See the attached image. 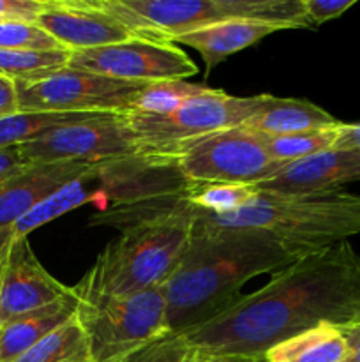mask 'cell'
Wrapping results in <instances>:
<instances>
[{"label":"cell","mask_w":360,"mask_h":362,"mask_svg":"<svg viewBox=\"0 0 360 362\" xmlns=\"http://www.w3.org/2000/svg\"><path fill=\"white\" fill-rule=\"evenodd\" d=\"M35 257L28 237L9 239L0 247V325L73 296Z\"/></svg>","instance_id":"obj_12"},{"label":"cell","mask_w":360,"mask_h":362,"mask_svg":"<svg viewBox=\"0 0 360 362\" xmlns=\"http://www.w3.org/2000/svg\"><path fill=\"white\" fill-rule=\"evenodd\" d=\"M263 98L265 94L236 98L221 88H207L166 115L127 112L126 117L145 156L159 159L184 141L242 126L260 108Z\"/></svg>","instance_id":"obj_8"},{"label":"cell","mask_w":360,"mask_h":362,"mask_svg":"<svg viewBox=\"0 0 360 362\" xmlns=\"http://www.w3.org/2000/svg\"><path fill=\"white\" fill-rule=\"evenodd\" d=\"M334 148H339V151H360V122H342Z\"/></svg>","instance_id":"obj_32"},{"label":"cell","mask_w":360,"mask_h":362,"mask_svg":"<svg viewBox=\"0 0 360 362\" xmlns=\"http://www.w3.org/2000/svg\"><path fill=\"white\" fill-rule=\"evenodd\" d=\"M140 37L168 42L186 32L228 20H253L288 28H313L304 0H106Z\"/></svg>","instance_id":"obj_5"},{"label":"cell","mask_w":360,"mask_h":362,"mask_svg":"<svg viewBox=\"0 0 360 362\" xmlns=\"http://www.w3.org/2000/svg\"><path fill=\"white\" fill-rule=\"evenodd\" d=\"M16 362H92L90 343L76 313Z\"/></svg>","instance_id":"obj_23"},{"label":"cell","mask_w":360,"mask_h":362,"mask_svg":"<svg viewBox=\"0 0 360 362\" xmlns=\"http://www.w3.org/2000/svg\"><path fill=\"white\" fill-rule=\"evenodd\" d=\"M69 67L141 83L186 80L198 73V66L180 46L145 37L71 52Z\"/></svg>","instance_id":"obj_11"},{"label":"cell","mask_w":360,"mask_h":362,"mask_svg":"<svg viewBox=\"0 0 360 362\" xmlns=\"http://www.w3.org/2000/svg\"><path fill=\"white\" fill-rule=\"evenodd\" d=\"M191 221L186 250L162 285L169 331L176 334L232 306L253 278L275 274L295 262L282 244L263 230L215 228L196 218Z\"/></svg>","instance_id":"obj_2"},{"label":"cell","mask_w":360,"mask_h":362,"mask_svg":"<svg viewBox=\"0 0 360 362\" xmlns=\"http://www.w3.org/2000/svg\"><path fill=\"white\" fill-rule=\"evenodd\" d=\"M277 30H282V28L277 25L263 23V21L228 20L180 34L169 39L168 42L196 49L205 62V69H207L205 76H208L215 69V66H219L229 55L256 45L258 41Z\"/></svg>","instance_id":"obj_16"},{"label":"cell","mask_w":360,"mask_h":362,"mask_svg":"<svg viewBox=\"0 0 360 362\" xmlns=\"http://www.w3.org/2000/svg\"><path fill=\"white\" fill-rule=\"evenodd\" d=\"M337 124H341V120L314 103L265 94L260 108L242 124V127L265 136H282Z\"/></svg>","instance_id":"obj_17"},{"label":"cell","mask_w":360,"mask_h":362,"mask_svg":"<svg viewBox=\"0 0 360 362\" xmlns=\"http://www.w3.org/2000/svg\"><path fill=\"white\" fill-rule=\"evenodd\" d=\"M76 299V320L90 343L92 362H115L172 332L164 286L126 297Z\"/></svg>","instance_id":"obj_6"},{"label":"cell","mask_w":360,"mask_h":362,"mask_svg":"<svg viewBox=\"0 0 360 362\" xmlns=\"http://www.w3.org/2000/svg\"><path fill=\"white\" fill-rule=\"evenodd\" d=\"M102 113H48V112H18L0 119V148L18 147L44 136L49 131L71 126L81 120L94 119Z\"/></svg>","instance_id":"obj_22"},{"label":"cell","mask_w":360,"mask_h":362,"mask_svg":"<svg viewBox=\"0 0 360 362\" xmlns=\"http://www.w3.org/2000/svg\"><path fill=\"white\" fill-rule=\"evenodd\" d=\"M258 193L260 187L254 184H184L176 194L194 211L222 216L249 205Z\"/></svg>","instance_id":"obj_21"},{"label":"cell","mask_w":360,"mask_h":362,"mask_svg":"<svg viewBox=\"0 0 360 362\" xmlns=\"http://www.w3.org/2000/svg\"><path fill=\"white\" fill-rule=\"evenodd\" d=\"M179 198V194H176ZM196 218L215 228H253L274 235L293 260L360 235V194L328 191L313 194H284L261 191L244 209L210 216L187 207Z\"/></svg>","instance_id":"obj_4"},{"label":"cell","mask_w":360,"mask_h":362,"mask_svg":"<svg viewBox=\"0 0 360 362\" xmlns=\"http://www.w3.org/2000/svg\"><path fill=\"white\" fill-rule=\"evenodd\" d=\"M176 193L116 205L92 219L99 225H115L120 235L106 244L73 286L76 297L134 296L168 281L193 228Z\"/></svg>","instance_id":"obj_3"},{"label":"cell","mask_w":360,"mask_h":362,"mask_svg":"<svg viewBox=\"0 0 360 362\" xmlns=\"http://www.w3.org/2000/svg\"><path fill=\"white\" fill-rule=\"evenodd\" d=\"M20 151L27 165L59 161L112 165L145 156L126 113H102L59 127L30 144L20 145Z\"/></svg>","instance_id":"obj_10"},{"label":"cell","mask_w":360,"mask_h":362,"mask_svg":"<svg viewBox=\"0 0 360 362\" xmlns=\"http://www.w3.org/2000/svg\"><path fill=\"white\" fill-rule=\"evenodd\" d=\"M348 341L341 327L321 324L268 349L263 362H344Z\"/></svg>","instance_id":"obj_19"},{"label":"cell","mask_w":360,"mask_h":362,"mask_svg":"<svg viewBox=\"0 0 360 362\" xmlns=\"http://www.w3.org/2000/svg\"><path fill=\"white\" fill-rule=\"evenodd\" d=\"M69 49H0V76L13 81L41 80L69 67Z\"/></svg>","instance_id":"obj_24"},{"label":"cell","mask_w":360,"mask_h":362,"mask_svg":"<svg viewBox=\"0 0 360 362\" xmlns=\"http://www.w3.org/2000/svg\"><path fill=\"white\" fill-rule=\"evenodd\" d=\"M102 168H104V165L99 170H95V172L88 173V175H83L80 177V179L73 180L71 184L64 186L62 189L49 194V197L46 198V200H42L39 205H35L28 214H25L23 218L11 228L9 239L28 237V233L37 230L39 226L46 225V223L53 221V219L60 218V216H64L66 212L74 211V209L81 207V205L88 204V202H94L95 197H97L101 191H90V182L101 175Z\"/></svg>","instance_id":"obj_20"},{"label":"cell","mask_w":360,"mask_h":362,"mask_svg":"<svg viewBox=\"0 0 360 362\" xmlns=\"http://www.w3.org/2000/svg\"><path fill=\"white\" fill-rule=\"evenodd\" d=\"M78 299L76 293H73L67 299L0 325V362H16L23 357L44 336L74 317Z\"/></svg>","instance_id":"obj_18"},{"label":"cell","mask_w":360,"mask_h":362,"mask_svg":"<svg viewBox=\"0 0 360 362\" xmlns=\"http://www.w3.org/2000/svg\"><path fill=\"white\" fill-rule=\"evenodd\" d=\"M360 320V257L349 240L296 258L256 292L182 332L193 350L263 361L277 343L321 324Z\"/></svg>","instance_id":"obj_1"},{"label":"cell","mask_w":360,"mask_h":362,"mask_svg":"<svg viewBox=\"0 0 360 362\" xmlns=\"http://www.w3.org/2000/svg\"><path fill=\"white\" fill-rule=\"evenodd\" d=\"M37 25L69 52L140 37L109 9L106 0H42Z\"/></svg>","instance_id":"obj_13"},{"label":"cell","mask_w":360,"mask_h":362,"mask_svg":"<svg viewBox=\"0 0 360 362\" xmlns=\"http://www.w3.org/2000/svg\"><path fill=\"white\" fill-rule=\"evenodd\" d=\"M20 112L127 113L148 83L115 80L101 74L66 69L41 80L14 81Z\"/></svg>","instance_id":"obj_9"},{"label":"cell","mask_w":360,"mask_h":362,"mask_svg":"<svg viewBox=\"0 0 360 362\" xmlns=\"http://www.w3.org/2000/svg\"><path fill=\"white\" fill-rule=\"evenodd\" d=\"M360 180V151H330L288 163L281 173L258 184L261 191L284 194H313L341 191Z\"/></svg>","instance_id":"obj_15"},{"label":"cell","mask_w":360,"mask_h":362,"mask_svg":"<svg viewBox=\"0 0 360 362\" xmlns=\"http://www.w3.org/2000/svg\"><path fill=\"white\" fill-rule=\"evenodd\" d=\"M341 126L342 122L332 127L300 131V133L282 134V136L261 134V138H263V145L272 159L281 163H293L334 148Z\"/></svg>","instance_id":"obj_25"},{"label":"cell","mask_w":360,"mask_h":362,"mask_svg":"<svg viewBox=\"0 0 360 362\" xmlns=\"http://www.w3.org/2000/svg\"><path fill=\"white\" fill-rule=\"evenodd\" d=\"M102 165L88 163H35L27 165L9 179L0 182V247L9 239V232L35 205L62 189L80 177L88 175Z\"/></svg>","instance_id":"obj_14"},{"label":"cell","mask_w":360,"mask_h":362,"mask_svg":"<svg viewBox=\"0 0 360 362\" xmlns=\"http://www.w3.org/2000/svg\"><path fill=\"white\" fill-rule=\"evenodd\" d=\"M193 349L182 334L169 332L115 362H189Z\"/></svg>","instance_id":"obj_28"},{"label":"cell","mask_w":360,"mask_h":362,"mask_svg":"<svg viewBox=\"0 0 360 362\" xmlns=\"http://www.w3.org/2000/svg\"><path fill=\"white\" fill-rule=\"evenodd\" d=\"M25 166H27V161L21 156L20 145L0 148V180L9 179L11 175L18 173Z\"/></svg>","instance_id":"obj_30"},{"label":"cell","mask_w":360,"mask_h":362,"mask_svg":"<svg viewBox=\"0 0 360 362\" xmlns=\"http://www.w3.org/2000/svg\"><path fill=\"white\" fill-rule=\"evenodd\" d=\"M208 87L189 83L186 80H169L148 83L134 103L133 112L147 115H166L189 99L203 94Z\"/></svg>","instance_id":"obj_26"},{"label":"cell","mask_w":360,"mask_h":362,"mask_svg":"<svg viewBox=\"0 0 360 362\" xmlns=\"http://www.w3.org/2000/svg\"><path fill=\"white\" fill-rule=\"evenodd\" d=\"M0 182H2V180H0Z\"/></svg>","instance_id":"obj_35"},{"label":"cell","mask_w":360,"mask_h":362,"mask_svg":"<svg viewBox=\"0 0 360 362\" xmlns=\"http://www.w3.org/2000/svg\"><path fill=\"white\" fill-rule=\"evenodd\" d=\"M189 362H263L258 359H239V357H214L207 356V354H201L193 350V356H191Z\"/></svg>","instance_id":"obj_34"},{"label":"cell","mask_w":360,"mask_h":362,"mask_svg":"<svg viewBox=\"0 0 360 362\" xmlns=\"http://www.w3.org/2000/svg\"><path fill=\"white\" fill-rule=\"evenodd\" d=\"M172 163L184 184H258L288 163L270 158L261 134L242 126L184 141L159 158Z\"/></svg>","instance_id":"obj_7"},{"label":"cell","mask_w":360,"mask_h":362,"mask_svg":"<svg viewBox=\"0 0 360 362\" xmlns=\"http://www.w3.org/2000/svg\"><path fill=\"white\" fill-rule=\"evenodd\" d=\"M341 329L348 341V357L344 362H360V320Z\"/></svg>","instance_id":"obj_33"},{"label":"cell","mask_w":360,"mask_h":362,"mask_svg":"<svg viewBox=\"0 0 360 362\" xmlns=\"http://www.w3.org/2000/svg\"><path fill=\"white\" fill-rule=\"evenodd\" d=\"M0 49H64L37 23L0 21Z\"/></svg>","instance_id":"obj_27"},{"label":"cell","mask_w":360,"mask_h":362,"mask_svg":"<svg viewBox=\"0 0 360 362\" xmlns=\"http://www.w3.org/2000/svg\"><path fill=\"white\" fill-rule=\"evenodd\" d=\"M20 112L18 106L16 83L6 76H0V119L14 115Z\"/></svg>","instance_id":"obj_31"},{"label":"cell","mask_w":360,"mask_h":362,"mask_svg":"<svg viewBox=\"0 0 360 362\" xmlns=\"http://www.w3.org/2000/svg\"><path fill=\"white\" fill-rule=\"evenodd\" d=\"M355 4L356 0H304V9L311 27L314 28L339 18Z\"/></svg>","instance_id":"obj_29"}]
</instances>
